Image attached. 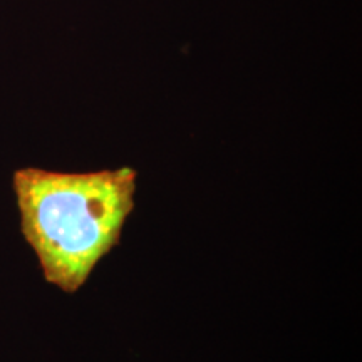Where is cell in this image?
Here are the masks:
<instances>
[{
	"label": "cell",
	"instance_id": "cell-1",
	"mask_svg": "<svg viewBox=\"0 0 362 362\" xmlns=\"http://www.w3.org/2000/svg\"><path fill=\"white\" fill-rule=\"evenodd\" d=\"M21 230L44 280L66 293L88 282L119 245L134 210L138 171L131 166L86 173L19 168L12 178Z\"/></svg>",
	"mask_w": 362,
	"mask_h": 362
}]
</instances>
